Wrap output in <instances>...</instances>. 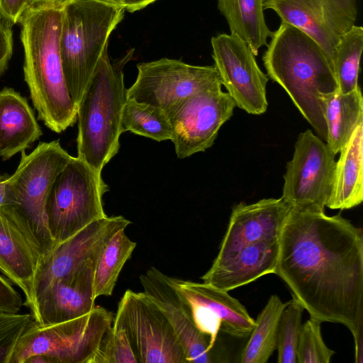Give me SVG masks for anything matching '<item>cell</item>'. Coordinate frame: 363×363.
<instances>
[{"label": "cell", "mask_w": 363, "mask_h": 363, "mask_svg": "<svg viewBox=\"0 0 363 363\" xmlns=\"http://www.w3.org/2000/svg\"><path fill=\"white\" fill-rule=\"evenodd\" d=\"M274 274L310 316L363 324V231L340 215L291 208L278 238Z\"/></svg>", "instance_id": "cell-1"}, {"label": "cell", "mask_w": 363, "mask_h": 363, "mask_svg": "<svg viewBox=\"0 0 363 363\" xmlns=\"http://www.w3.org/2000/svg\"><path fill=\"white\" fill-rule=\"evenodd\" d=\"M65 3H33L23 15L21 40L24 79L38 118L60 133L77 121L62 65L60 38Z\"/></svg>", "instance_id": "cell-2"}, {"label": "cell", "mask_w": 363, "mask_h": 363, "mask_svg": "<svg viewBox=\"0 0 363 363\" xmlns=\"http://www.w3.org/2000/svg\"><path fill=\"white\" fill-rule=\"evenodd\" d=\"M268 77L288 94L318 136L326 141L324 100L338 91L333 65L321 47L298 28L281 22L262 56Z\"/></svg>", "instance_id": "cell-3"}, {"label": "cell", "mask_w": 363, "mask_h": 363, "mask_svg": "<svg viewBox=\"0 0 363 363\" xmlns=\"http://www.w3.org/2000/svg\"><path fill=\"white\" fill-rule=\"evenodd\" d=\"M21 153L17 169L6 180L1 213L21 232L38 262L57 245L48 230L45 205L56 177L72 156L59 140L43 142L30 153Z\"/></svg>", "instance_id": "cell-4"}, {"label": "cell", "mask_w": 363, "mask_h": 363, "mask_svg": "<svg viewBox=\"0 0 363 363\" xmlns=\"http://www.w3.org/2000/svg\"><path fill=\"white\" fill-rule=\"evenodd\" d=\"M133 52L111 63L106 50L77 107V157L98 172L119 150L122 113L128 99L123 69Z\"/></svg>", "instance_id": "cell-5"}, {"label": "cell", "mask_w": 363, "mask_h": 363, "mask_svg": "<svg viewBox=\"0 0 363 363\" xmlns=\"http://www.w3.org/2000/svg\"><path fill=\"white\" fill-rule=\"evenodd\" d=\"M125 10L94 0H70L64 5L60 50L67 86L77 107Z\"/></svg>", "instance_id": "cell-6"}, {"label": "cell", "mask_w": 363, "mask_h": 363, "mask_svg": "<svg viewBox=\"0 0 363 363\" xmlns=\"http://www.w3.org/2000/svg\"><path fill=\"white\" fill-rule=\"evenodd\" d=\"M113 322L112 312L101 306L59 323L40 325L32 320L9 363H89Z\"/></svg>", "instance_id": "cell-7"}, {"label": "cell", "mask_w": 363, "mask_h": 363, "mask_svg": "<svg viewBox=\"0 0 363 363\" xmlns=\"http://www.w3.org/2000/svg\"><path fill=\"white\" fill-rule=\"evenodd\" d=\"M101 173L78 157H72L56 177L45 213L48 230L57 245L107 216L102 197L109 187Z\"/></svg>", "instance_id": "cell-8"}, {"label": "cell", "mask_w": 363, "mask_h": 363, "mask_svg": "<svg viewBox=\"0 0 363 363\" xmlns=\"http://www.w3.org/2000/svg\"><path fill=\"white\" fill-rule=\"evenodd\" d=\"M113 325L125 330L138 363H187L167 318L144 291H125Z\"/></svg>", "instance_id": "cell-9"}, {"label": "cell", "mask_w": 363, "mask_h": 363, "mask_svg": "<svg viewBox=\"0 0 363 363\" xmlns=\"http://www.w3.org/2000/svg\"><path fill=\"white\" fill-rule=\"evenodd\" d=\"M335 155L308 129L295 143L286 166L281 198L291 208L325 212L333 179Z\"/></svg>", "instance_id": "cell-10"}, {"label": "cell", "mask_w": 363, "mask_h": 363, "mask_svg": "<svg viewBox=\"0 0 363 363\" xmlns=\"http://www.w3.org/2000/svg\"><path fill=\"white\" fill-rule=\"evenodd\" d=\"M137 68V78L127 89L128 99L165 112L191 95L222 86L214 65H192L164 57L138 64Z\"/></svg>", "instance_id": "cell-11"}, {"label": "cell", "mask_w": 363, "mask_h": 363, "mask_svg": "<svg viewBox=\"0 0 363 363\" xmlns=\"http://www.w3.org/2000/svg\"><path fill=\"white\" fill-rule=\"evenodd\" d=\"M221 86L191 95L166 112L172 129L171 141L178 158L210 148L221 126L233 116L235 103Z\"/></svg>", "instance_id": "cell-12"}, {"label": "cell", "mask_w": 363, "mask_h": 363, "mask_svg": "<svg viewBox=\"0 0 363 363\" xmlns=\"http://www.w3.org/2000/svg\"><path fill=\"white\" fill-rule=\"evenodd\" d=\"M211 41L214 66L236 106L252 115L266 112L269 79L259 67L248 44L225 33L212 37Z\"/></svg>", "instance_id": "cell-13"}, {"label": "cell", "mask_w": 363, "mask_h": 363, "mask_svg": "<svg viewBox=\"0 0 363 363\" xmlns=\"http://www.w3.org/2000/svg\"><path fill=\"white\" fill-rule=\"evenodd\" d=\"M262 6L275 11L281 22L311 37L331 63L340 37L355 25L357 17V0H263Z\"/></svg>", "instance_id": "cell-14"}, {"label": "cell", "mask_w": 363, "mask_h": 363, "mask_svg": "<svg viewBox=\"0 0 363 363\" xmlns=\"http://www.w3.org/2000/svg\"><path fill=\"white\" fill-rule=\"evenodd\" d=\"M130 223L122 216H106L57 244L38 262L34 280L35 298L57 279L89 260H97L106 242Z\"/></svg>", "instance_id": "cell-15"}, {"label": "cell", "mask_w": 363, "mask_h": 363, "mask_svg": "<svg viewBox=\"0 0 363 363\" xmlns=\"http://www.w3.org/2000/svg\"><path fill=\"white\" fill-rule=\"evenodd\" d=\"M143 291L161 308L178 337L187 363L225 362L208 336L195 325L189 306L170 277L155 267L140 275Z\"/></svg>", "instance_id": "cell-16"}, {"label": "cell", "mask_w": 363, "mask_h": 363, "mask_svg": "<svg viewBox=\"0 0 363 363\" xmlns=\"http://www.w3.org/2000/svg\"><path fill=\"white\" fill-rule=\"evenodd\" d=\"M96 260H89L57 279L36 298L33 318L40 325L70 320L82 316L95 306L94 272Z\"/></svg>", "instance_id": "cell-17"}, {"label": "cell", "mask_w": 363, "mask_h": 363, "mask_svg": "<svg viewBox=\"0 0 363 363\" xmlns=\"http://www.w3.org/2000/svg\"><path fill=\"white\" fill-rule=\"evenodd\" d=\"M291 207L279 199H263L235 205L217 256H223L246 245L278 241Z\"/></svg>", "instance_id": "cell-18"}, {"label": "cell", "mask_w": 363, "mask_h": 363, "mask_svg": "<svg viewBox=\"0 0 363 363\" xmlns=\"http://www.w3.org/2000/svg\"><path fill=\"white\" fill-rule=\"evenodd\" d=\"M278 241L244 245L223 256H216L201 277L203 283L229 292L262 277L274 274Z\"/></svg>", "instance_id": "cell-19"}, {"label": "cell", "mask_w": 363, "mask_h": 363, "mask_svg": "<svg viewBox=\"0 0 363 363\" xmlns=\"http://www.w3.org/2000/svg\"><path fill=\"white\" fill-rule=\"evenodd\" d=\"M171 279L177 291L186 301L206 308L220 320V331L235 337L249 336L255 325V319L228 291L203 282Z\"/></svg>", "instance_id": "cell-20"}, {"label": "cell", "mask_w": 363, "mask_h": 363, "mask_svg": "<svg viewBox=\"0 0 363 363\" xmlns=\"http://www.w3.org/2000/svg\"><path fill=\"white\" fill-rule=\"evenodd\" d=\"M42 130L27 99L11 88L0 91V157L10 159L28 148Z\"/></svg>", "instance_id": "cell-21"}, {"label": "cell", "mask_w": 363, "mask_h": 363, "mask_svg": "<svg viewBox=\"0 0 363 363\" xmlns=\"http://www.w3.org/2000/svg\"><path fill=\"white\" fill-rule=\"evenodd\" d=\"M38 260L21 232L0 213V271L23 292L25 305L36 313L34 280Z\"/></svg>", "instance_id": "cell-22"}, {"label": "cell", "mask_w": 363, "mask_h": 363, "mask_svg": "<svg viewBox=\"0 0 363 363\" xmlns=\"http://www.w3.org/2000/svg\"><path fill=\"white\" fill-rule=\"evenodd\" d=\"M339 153L326 207L350 209L363 201V122Z\"/></svg>", "instance_id": "cell-23"}, {"label": "cell", "mask_w": 363, "mask_h": 363, "mask_svg": "<svg viewBox=\"0 0 363 363\" xmlns=\"http://www.w3.org/2000/svg\"><path fill=\"white\" fill-rule=\"evenodd\" d=\"M323 116L327 130L326 144L335 155L350 140L356 127L363 122V98L360 87L347 94L338 91L324 100Z\"/></svg>", "instance_id": "cell-24"}, {"label": "cell", "mask_w": 363, "mask_h": 363, "mask_svg": "<svg viewBox=\"0 0 363 363\" xmlns=\"http://www.w3.org/2000/svg\"><path fill=\"white\" fill-rule=\"evenodd\" d=\"M263 0H218V9L225 17L230 34L247 43L255 56L267 46L272 32L264 20Z\"/></svg>", "instance_id": "cell-25"}, {"label": "cell", "mask_w": 363, "mask_h": 363, "mask_svg": "<svg viewBox=\"0 0 363 363\" xmlns=\"http://www.w3.org/2000/svg\"><path fill=\"white\" fill-rule=\"evenodd\" d=\"M286 304L277 295H272L255 320L249 340L243 348L241 363H266L277 348L279 319Z\"/></svg>", "instance_id": "cell-26"}, {"label": "cell", "mask_w": 363, "mask_h": 363, "mask_svg": "<svg viewBox=\"0 0 363 363\" xmlns=\"http://www.w3.org/2000/svg\"><path fill=\"white\" fill-rule=\"evenodd\" d=\"M136 247L125 233H116L103 247L94 267V293L96 298L113 293L118 276Z\"/></svg>", "instance_id": "cell-27"}, {"label": "cell", "mask_w": 363, "mask_h": 363, "mask_svg": "<svg viewBox=\"0 0 363 363\" xmlns=\"http://www.w3.org/2000/svg\"><path fill=\"white\" fill-rule=\"evenodd\" d=\"M130 131L157 142L170 140L172 129L162 108L128 99L122 113L121 132Z\"/></svg>", "instance_id": "cell-28"}, {"label": "cell", "mask_w": 363, "mask_h": 363, "mask_svg": "<svg viewBox=\"0 0 363 363\" xmlns=\"http://www.w3.org/2000/svg\"><path fill=\"white\" fill-rule=\"evenodd\" d=\"M363 48V28L354 25L342 35L337 43L332 60L338 91L347 94L358 85L359 62Z\"/></svg>", "instance_id": "cell-29"}, {"label": "cell", "mask_w": 363, "mask_h": 363, "mask_svg": "<svg viewBox=\"0 0 363 363\" xmlns=\"http://www.w3.org/2000/svg\"><path fill=\"white\" fill-rule=\"evenodd\" d=\"M303 307L294 298L286 302L277 330V362L297 363V346L302 326Z\"/></svg>", "instance_id": "cell-30"}, {"label": "cell", "mask_w": 363, "mask_h": 363, "mask_svg": "<svg viewBox=\"0 0 363 363\" xmlns=\"http://www.w3.org/2000/svg\"><path fill=\"white\" fill-rule=\"evenodd\" d=\"M321 321L313 318L302 323L298 346L297 363H330L335 351L325 343Z\"/></svg>", "instance_id": "cell-31"}, {"label": "cell", "mask_w": 363, "mask_h": 363, "mask_svg": "<svg viewBox=\"0 0 363 363\" xmlns=\"http://www.w3.org/2000/svg\"><path fill=\"white\" fill-rule=\"evenodd\" d=\"M89 363H138L124 329L112 325Z\"/></svg>", "instance_id": "cell-32"}, {"label": "cell", "mask_w": 363, "mask_h": 363, "mask_svg": "<svg viewBox=\"0 0 363 363\" xmlns=\"http://www.w3.org/2000/svg\"><path fill=\"white\" fill-rule=\"evenodd\" d=\"M33 320L31 313L0 311V363H9L18 340Z\"/></svg>", "instance_id": "cell-33"}, {"label": "cell", "mask_w": 363, "mask_h": 363, "mask_svg": "<svg viewBox=\"0 0 363 363\" xmlns=\"http://www.w3.org/2000/svg\"><path fill=\"white\" fill-rule=\"evenodd\" d=\"M31 0H0V18L11 26L19 23Z\"/></svg>", "instance_id": "cell-34"}, {"label": "cell", "mask_w": 363, "mask_h": 363, "mask_svg": "<svg viewBox=\"0 0 363 363\" xmlns=\"http://www.w3.org/2000/svg\"><path fill=\"white\" fill-rule=\"evenodd\" d=\"M23 306L20 294L0 276V311L18 313Z\"/></svg>", "instance_id": "cell-35"}, {"label": "cell", "mask_w": 363, "mask_h": 363, "mask_svg": "<svg viewBox=\"0 0 363 363\" xmlns=\"http://www.w3.org/2000/svg\"><path fill=\"white\" fill-rule=\"evenodd\" d=\"M11 25L0 18V77L7 68L13 54Z\"/></svg>", "instance_id": "cell-36"}, {"label": "cell", "mask_w": 363, "mask_h": 363, "mask_svg": "<svg viewBox=\"0 0 363 363\" xmlns=\"http://www.w3.org/2000/svg\"><path fill=\"white\" fill-rule=\"evenodd\" d=\"M354 340V356L356 363L363 362V324L360 325L353 335Z\"/></svg>", "instance_id": "cell-37"}, {"label": "cell", "mask_w": 363, "mask_h": 363, "mask_svg": "<svg viewBox=\"0 0 363 363\" xmlns=\"http://www.w3.org/2000/svg\"><path fill=\"white\" fill-rule=\"evenodd\" d=\"M125 9L129 12L140 10L157 0H123Z\"/></svg>", "instance_id": "cell-38"}, {"label": "cell", "mask_w": 363, "mask_h": 363, "mask_svg": "<svg viewBox=\"0 0 363 363\" xmlns=\"http://www.w3.org/2000/svg\"><path fill=\"white\" fill-rule=\"evenodd\" d=\"M9 177L7 174H0V213L1 208L4 204L5 194H6V183Z\"/></svg>", "instance_id": "cell-39"}, {"label": "cell", "mask_w": 363, "mask_h": 363, "mask_svg": "<svg viewBox=\"0 0 363 363\" xmlns=\"http://www.w3.org/2000/svg\"><path fill=\"white\" fill-rule=\"evenodd\" d=\"M97 1H101L104 3H106L108 4L117 6H122L125 8V4L123 0H94Z\"/></svg>", "instance_id": "cell-40"}, {"label": "cell", "mask_w": 363, "mask_h": 363, "mask_svg": "<svg viewBox=\"0 0 363 363\" xmlns=\"http://www.w3.org/2000/svg\"><path fill=\"white\" fill-rule=\"evenodd\" d=\"M33 3L40 2H56V3H66L70 0H31Z\"/></svg>", "instance_id": "cell-41"}]
</instances>
